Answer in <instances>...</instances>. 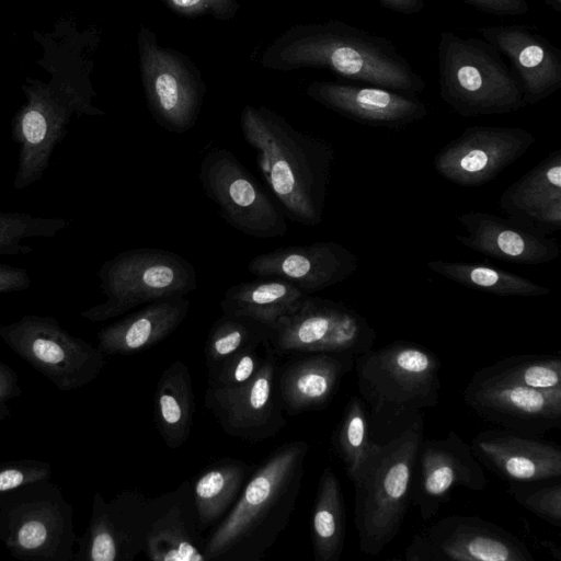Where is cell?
Segmentation results:
<instances>
[{
	"label": "cell",
	"mask_w": 561,
	"mask_h": 561,
	"mask_svg": "<svg viewBox=\"0 0 561 561\" xmlns=\"http://www.w3.org/2000/svg\"><path fill=\"white\" fill-rule=\"evenodd\" d=\"M265 69L329 70L336 76L409 95L421 93L425 81L388 38L341 20L290 26L263 50Z\"/></svg>",
	"instance_id": "obj_1"
},
{
	"label": "cell",
	"mask_w": 561,
	"mask_h": 561,
	"mask_svg": "<svg viewBox=\"0 0 561 561\" xmlns=\"http://www.w3.org/2000/svg\"><path fill=\"white\" fill-rule=\"evenodd\" d=\"M241 130L256 152L270 190L290 220L317 226L323 211L335 152L325 139L291 126L270 107L245 105Z\"/></svg>",
	"instance_id": "obj_2"
},
{
	"label": "cell",
	"mask_w": 561,
	"mask_h": 561,
	"mask_svg": "<svg viewBox=\"0 0 561 561\" xmlns=\"http://www.w3.org/2000/svg\"><path fill=\"white\" fill-rule=\"evenodd\" d=\"M309 445H280L253 470L237 502L205 538L206 561H260L295 511Z\"/></svg>",
	"instance_id": "obj_3"
},
{
	"label": "cell",
	"mask_w": 561,
	"mask_h": 561,
	"mask_svg": "<svg viewBox=\"0 0 561 561\" xmlns=\"http://www.w3.org/2000/svg\"><path fill=\"white\" fill-rule=\"evenodd\" d=\"M423 417L386 443H373L351 480L355 489L354 524L358 548L378 556L397 537L412 499L415 460L423 439Z\"/></svg>",
	"instance_id": "obj_4"
},
{
	"label": "cell",
	"mask_w": 561,
	"mask_h": 561,
	"mask_svg": "<svg viewBox=\"0 0 561 561\" xmlns=\"http://www.w3.org/2000/svg\"><path fill=\"white\" fill-rule=\"evenodd\" d=\"M437 65L439 95L462 117L507 114L526 106L518 77L483 38L443 31Z\"/></svg>",
	"instance_id": "obj_5"
},
{
	"label": "cell",
	"mask_w": 561,
	"mask_h": 561,
	"mask_svg": "<svg viewBox=\"0 0 561 561\" xmlns=\"http://www.w3.org/2000/svg\"><path fill=\"white\" fill-rule=\"evenodd\" d=\"M359 397L373 420L412 415L439 403L440 359L428 348L394 341L358 355Z\"/></svg>",
	"instance_id": "obj_6"
},
{
	"label": "cell",
	"mask_w": 561,
	"mask_h": 561,
	"mask_svg": "<svg viewBox=\"0 0 561 561\" xmlns=\"http://www.w3.org/2000/svg\"><path fill=\"white\" fill-rule=\"evenodd\" d=\"M0 541L23 561H72L73 508L50 479L0 494Z\"/></svg>",
	"instance_id": "obj_7"
},
{
	"label": "cell",
	"mask_w": 561,
	"mask_h": 561,
	"mask_svg": "<svg viewBox=\"0 0 561 561\" xmlns=\"http://www.w3.org/2000/svg\"><path fill=\"white\" fill-rule=\"evenodd\" d=\"M105 300L80 312L91 322L122 316L136 307L197 288L194 266L179 254L156 248L123 251L106 260L98 272Z\"/></svg>",
	"instance_id": "obj_8"
},
{
	"label": "cell",
	"mask_w": 561,
	"mask_h": 561,
	"mask_svg": "<svg viewBox=\"0 0 561 561\" xmlns=\"http://www.w3.org/2000/svg\"><path fill=\"white\" fill-rule=\"evenodd\" d=\"M25 94L26 102L11 125L12 139L18 147L13 187L19 191L43 178L73 114H105L92 105L90 89L69 84H34L25 89Z\"/></svg>",
	"instance_id": "obj_9"
},
{
	"label": "cell",
	"mask_w": 561,
	"mask_h": 561,
	"mask_svg": "<svg viewBox=\"0 0 561 561\" xmlns=\"http://www.w3.org/2000/svg\"><path fill=\"white\" fill-rule=\"evenodd\" d=\"M0 339L61 391L92 382L106 363L98 347L70 334L49 316L25 314L0 325Z\"/></svg>",
	"instance_id": "obj_10"
},
{
	"label": "cell",
	"mask_w": 561,
	"mask_h": 561,
	"mask_svg": "<svg viewBox=\"0 0 561 561\" xmlns=\"http://www.w3.org/2000/svg\"><path fill=\"white\" fill-rule=\"evenodd\" d=\"M137 46L141 84L152 117L170 133L190 130L206 95L199 69L182 51L161 46L148 26L140 25Z\"/></svg>",
	"instance_id": "obj_11"
},
{
	"label": "cell",
	"mask_w": 561,
	"mask_h": 561,
	"mask_svg": "<svg viewBox=\"0 0 561 561\" xmlns=\"http://www.w3.org/2000/svg\"><path fill=\"white\" fill-rule=\"evenodd\" d=\"M377 333L348 306L308 295L301 306L282 317L271 330L267 345L278 356L351 352L373 348Z\"/></svg>",
	"instance_id": "obj_12"
},
{
	"label": "cell",
	"mask_w": 561,
	"mask_h": 561,
	"mask_svg": "<svg viewBox=\"0 0 561 561\" xmlns=\"http://www.w3.org/2000/svg\"><path fill=\"white\" fill-rule=\"evenodd\" d=\"M198 179L225 221L239 232L260 239L287 233L284 213L233 152L210 149L201 162Z\"/></svg>",
	"instance_id": "obj_13"
},
{
	"label": "cell",
	"mask_w": 561,
	"mask_h": 561,
	"mask_svg": "<svg viewBox=\"0 0 561 561\" xmlns=\"http://www.w3.org/2000/svg\"><path fill=\"white\" fill-rule=\"evenodd\" d=\"M173 491L148 497L136 490H123L106 501L100 492L92 500L85 531L72 561H133L144 551L148 533Z\"/></svg>",
	"instance_id": "obj_14"
},
{
	"label": "cell",
	"mask_w": 561,
	"mask_h": 561,
	"mask_svg": "<svg viewBox=\"0 0 561 561\" xmlns=\"http://www.w3.org/2000/svg\"><path fill=\"white\" fill-rule=\"evenodd\" d=\"M407 561H534L526 543L474 515H448L416 533Z\"/></svg>",
	"instance_id": "obj_15"
},
{
	"label": "cell",
	"mask_w": 561,
	"mask_h": 561,
	"mask_svg": "<svg viewBox=\"0 0 561 561\" xmlns=\"http://www.w3.org/2000/svg\"><path fill=\"white\" fill-rule=\"evenodd\" d=\"M264 347L263 364L249 381L233 388L208 387L204 396L205 407L226 434L253 443L273 438L286 425L276 385L277 356Z\"/></svg>",
	"instance_id": "obj_16"
},
{
	"label": "cell",
	"mask_w": 561,
	"mask_h": 561,
	"mask_svg": "<svg viewBox=\"0 0 561 561\" xmlns=\"http://www.w3.org/2000/svg\"><path fill=\"white\" fill-rule=\"evenodd\" d=\"M535 144V135L520 127L469 126L435 154L433 164L451 183L481 186L493 181Z\"/></svg>",
	"instance_id": "obj_17"
},
{
	"label": "cell",
	"mask_w": 561,
	"mask_h": 561,
	"mask_svg": "<svg viewBox=\"0 0 561 561\" xmlns=\"http://www.w3.org/2000/svg\"><path fill=\"white\" fill-rule=\"evenodd\" d=\"M489 480L470 444L449 431L444 438L422 439L414 467L411 502L424 522L433 519L456 488L483 491Z\"/></svg>",
	"instance_id": "obj_18"
},
{
	"label": "cell",
	"mask_w": 561,
	"mask_h": 561,
	"mask_svg": "<svg viewBox=\"0 0 561 561\" xmlns=\"http://www.w3.org/2000/svg\"><path fill=\"white\" fill-rule=\"evenodd\" d=\"M463 400L480 419L503 430L540 436L561 427V389H534L472 375Z\"/></svg>",
	"instance_id": "obj_19"
},
{
	"label": "cell",
	"mask_w": 561,
	"mask_h": 561,
	"mask_svg": "<svg viewBox=\"0 0 561 561\" xmlns=\"http://www.w3.org/2000/svg\"><path fill=\"white\" fill-rule=\"evenodd\" d=\"M357 268L358 257L334 241L278 248L255 255L248 264L254 276L285 279L307 294L344 282Z\"/></svg>",
	"instance_id": "obj_20"
},
{
	"label": "cell",
	"mask_w": 561,
	"mask_h": 561,
	"mask_svg": "<svg viewBox=\"0 0 561 561\" xmlns=\"http://www.w3.org/2000/svg\"><path fill=\"white\" fill-rule=\"evenodd\" d=\"M306 94L341 116L373 127L402 128L427 115L425 103L415 95L370 84L313 81Z\"/></svg>",
	"instance_id": "obj_21"
},
{
	"label": "cell",
	"mask_w": 561,
	"mask_h": 561,
	"mask_svg": "<svg viewBox=\"0 0 561 561\" xmlns=\"http://www.w3.org/2000/svg\"><path fill=\"white\" fill-rule=\"evenodd\" d=\"M471 450L483 469L506 482L561 478V448L558 444L503 428L478 433Z\"/></svg>",
	"instance_id": "obj_22"
},
{
	"label": "cell",
	"mask_w": 561,
	"mask_h": 561,
	"mask_svg": "<svg viewBox=\"0 0 561 561\" xmlns=\"http://www.w3.org/2000/svg\"><path fill=\"white\" fill-rule=\"evenodd\" d=\"M479 33L510 59L525 105L539 103L561 88V51L545 36L520 24L484 26Z\"/></svg>",
	"instance_id": "obj_23"
},
{
	"label": "cell",
	"mask_w": 561,
	"mask_h": 561,
	"mask_svg": "<svg viewBox=\"0 0 561 561\" xmlns=\"http://www.w3.org/2000/svg\"><path fill=\"white\" fill-rule=\"evenodd\" d=\"M356 357L351 352L300 354L278 367L276 385L284 411L297 415L325 409Z\"/></svg>",
	"instance_id": "obj_24"
},
{
	"label": "cell",
	"mask_w": 561,
	"mask_h": 561,
	"mask_svg": "<svg viewBox=\"0 0 561 561\" xmlns=\"http://www.w3.org/2000/svg\"><path fill=\"white\" fill-rule=\"evenodd\" d=\"M468 232L456 236L462 245L504 262L524 265L549 263L560 255L557 239L523 228L508 218L485 211H468L457 216Z\"/></svg>",
	"instance_id": "obj_25"
},
{
	"label": "cell",
	"mask_w": 561,
	"mask_h": 561,
	"mask_svg": "<svg viewBox=\"0 0 561 561\" xmlns=\"http://www.w3.org/2000/svg\"><path fill=\"white\" fill-rule=\"evenodd\" d=\"M499 206L508 219L529 231L548 234L561 229V149L508 185Z\"/></svg>",
	"instance_id": "obj_26"
},
{
	"label": "cell",
	"mask_w": 561,
	"mask_h": 561,
	"mask_svg": "<svg viewBox=\"0 0 561 561\" xmlns=\"http://www.w3.org/2000/svg\"><path fill=\"white\" fill-rule=\"evenodd\" d=\"M191 302L185 296L159 299L103 327L96 334L104 355H131L160 343L186 318Z\"/></svg>",
	"instance_id": "obj_27"
},
{
	"label": "cell",
	"mask_w": 561,
	"mask_h": 561,
	"mask_svg": "<svg viewBox=\"0 0 561 561\" xmlns=\"http://www.w3.org/2000/svg\"><path fill=\"white\" fill-rule=\"evenodd\" d=\"M142 552L152 561H206L191 481L173 490L171 501L148 533Z\"/></svg>",
	"instance_id": "obj_28"
},
{
	"label": "cell",
	"mask_w": 561,
	"mask_h": 561,
	"mask_svg": "<svg viewBox=\"0 0 561 561\" xmlns=\"http://www.w3.org/2000/svg\"><path fill=\"white\" fill-rule=\"evenodd\" d=\"M260 278L229 287L220 301L222 313L252 319L272 329L310 295L285 279Z\"/></svg>",
	"instance_id": "obj_29"
},
{
	"label": "cell",
	"mask_w": 561,
	"mask_h": 561,
	"mask_svg": "<svg viewBox=\"0 0 561 561\" xmlns=\"http://www.w3.org/2000/svg\"><path fill=\"white\" fill-rule=\"evenodd\" d=\"M254 469L243 460L224 458L199 472L192 483V495L202 533L227 515Z\"/></svg>",
	"instance_id": "obj_30"
},
{
	"label": "cell",
	"mask_w": 561,
	"mask_h": 561,
	"mask_svg": "<svg viewBox=\"0 0 561 561\" xmlns=\"http://www.w3.org/2000/svg\"><path fill=\"white\" fill-rule=\"evenodd\" d=\"M158 432L171 449L190 437L194 415V393L188 367L180 359L160 376L153 397Z\"/></svg>",
	"instance_id": "obj_31"
},
{
	"label": "cell",
	"mask_w": 561,
	"mask_h": 561,
	"mask_svg": "<svg viewBox=\"0 0 561 561\" xmlns=\"http://www.w3.org/2000/svg\"><path fill=\"white\" fill-rule=\"evenodd\" d=\"M316 561H339L346 536V508L340 481L331 467L320 476L311 514Z\"/></svg>",
	"instance_id": "obj_32"
},
{
	"label": "cell",
	"mask_w": 561,
	"mask_h": 561,
	"mask_svg": "<svg viewBox=\"0 0 561 561\" xmlns=\"http://www.w3.org/2000/svg\"><path fill=\"white\" fill-rule=\"evenodd\" d=\"M427 267L459 285L496 296L541 297L550 293L526 277L482 263L431 261Z\"/></svg>",
	"instance_id": "obj_33"
},
{
	"label": "cell",
	"mask_w": 561,
	"mask_h": 561,
	"mask_svg": "<svg viewBox=\"0 0 561 561\" xmlns=\"http://www.w3.org/2000/svg\"><path fill=\"white\" fill-rule=\"evenodd\" d=\"M474 376L534 389H561L559 355H515L480 368Z\"/></svg>",
	"instance_id": "obj_34"
},
{
	"label": "cell",
	"mask_w": 561,
	"mask_h": 561,
	"mask_svg": "<svg viewBox=\"0 0 561 561\" xmlns=\"http://www.w3.org/2000/svg\"><path fill=\"white\" fill-rule=\"evenodd\" d=\"M271 328L252 319L222 313L210 328L205 343L207 371L248 347H263Z\"/></svg>",
	"instance_id": "obj_35"
},
{
	"label": "cell",
	"mask_w": 561,
	"mask_h": 561,
	"mask_svg": "<svg viewBox=\"0 0 561 561\" xmlns=\"http://www.w3.org/2000/svg\"><path fill=\"white\" fill-rule=\"evenodd\" d=\"M373 443L367 407L360 397L353 396L347 401L332 437V447L342 460L350 480L366 460Z\"/></svg>",
	"instance_id": "obj_36"
},
{
	"label": "cell",
	"mask_w": 561,
	"mask_h": 561,
	"mask_svg": "<svg viewBox=\"0 0 561 561\" xmlns=\"http://www.w3.org/2000/svg\"><path fill=\"white\" fill-rule=\"evenodd\" d=\"M70 225L69 220L60 217L0 211V255L30 254L34 249L23 241L33 238H54Z\"/></svg>",
	"instance_id": "obj_37"
},
{
	"label": "cell",
	"mask_w": 561,
	"mask_h": 561,
	"mask_svg": "<svg viewBox=\"0 0 561 561\" xmlns=\"http://www.w3.org/2000/svg\"><path fill=\"white\" fill-rule=\"evenodd\" d=\"M507 483V493L517 504L549 525L561 527V478Z\"/></svg>",
	"instance_id": "obj_38"
},
{
	"label": "cell",
	"mask_w": 561,
	"mask_h": 561,
	"mask_svg": "<svg viewBox=\"0 0 561 561\" xmlns=\"http://www.w3.org/2000/svg\"><path fill=\"white\" fill-rule=\"evenodd\" d=\"M259 350L260 347H248L227 357L215 369L208 371V387L233 388L249 381L264 360L265 355L261 356Z\"/></svg>",
	"instance_id": "obj_39"
},
{
	"label": "cell",
	"mask_w": 561,
	"mask_h": 561,
	"mask_svg": "<svg viewBox=\"0 0 561 561\" xmlns=\"http://www.w3.org/2000/svg\"><path fill=\"white\" fill-rule=\"evenodd\" d=\"M51 465L36 459H18L0 462V494L23 484L50 479Z\"/></svg>",
	"instance_id": "obj_40"
},
{
	"label": "cell",
	"mask_w": 561,
	"mask_h": 561,
	"mask_svg": "<svg viewBox=\"0 0 561 561\" xmlns=\"http://www.w3.org/2000/svg\"><path fill=\"white\" fill-rule=\"evenodd\" d=\"M176 15L195 19L209 15L221 21L232 20L240 10L238 0H160Z\"/></svg>",
	"instance_id": "obj_41"
},
{
	"label": "cell",
	"mask_w": 561,
	"mask_h": 561,
	"mask_svg": "<svg viewBox=\"0 0 561 561\" xmlns=\"http://www.w3.org/2000/svg\"><path fill=\"white\" fill-rule=\"evenodd\" d=\"M465 3L497 16L523 15L529 10L527 0H461Z\"/></svg>",
	"instance_id": "obj_42"
},
{
	"label": "cell",
	"mask_w": 561,
	"mask_h": 561,
	"mask_svg": "<svg viewBox=\"0 0 561 561\" xmlns=\"http://www.w3.org/2000/svg\"><path fill=\"white\" fill-rule=\"evenodd\" d=\"M22 392L19 375L0 360V421L11 415L9 401L19 397Z\"/></svg>",
	"instance_id": "obj_43"
},
{
	"label": "cell",
	"mask_w": 561,
	"mask_h": 561,
	"mask_svg": "<svg viewBox=\"0 0 561 561\" xmlns=\"http://www.w3.org/2000/svg\"><path fill=\"white\" fill-rule=\"evenodd\" d=\"M31 282L25 268L0 263V295L25 290Z\"/></svg>",
	"instance_id": "obj_44"
},
{
	"label": "cell",
	"mask_w": 561,
	"mask_h": 561,
	"mask_svg": "<svg viewBox=\"0 0 561 561\" xmlns=\"http://www.w3.org/2000/svg\"><path fill=\"white\" fill-rule=\"evenodd\" d=\"M380 5L396 13L411 15L422 11L425 0H378Z\"/></svg>",
	"instance_id": "obj_45"
},
{
	"label": "cell",
	"mask_w": 561,
	"mask_h": 561,
	"mask_svg": "<svg viewBox=\"0 0 561 561\" xmlns=\"http://www.w3.org/2000/svg\"><path fill=\"white\" fill-rule=\"evenodd\" d=\"M547 5L552 8L553 10L560 12L561 11V0H542Z\"/></svg>",
	"instance_id": "obj_46"
}]
</instances>
